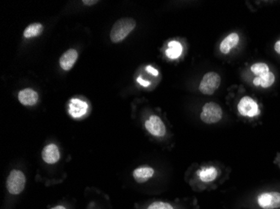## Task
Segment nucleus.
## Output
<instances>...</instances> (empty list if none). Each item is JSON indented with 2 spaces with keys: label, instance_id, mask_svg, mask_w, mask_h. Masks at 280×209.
<instances>
[{
  "label": "nucleus",
  "instance_id": "nucleus-1",
  "mask_svg": "<svg viewBox=\"0 0 280 209\" xmlns=\"http://www.w3.org/2000/svg\"><path fill=\"white\" fill-rule=\"evenodd\" d=\"M136 26V21L132 18H124L116 22L111 32L110 39L113 43H119L129 36Z\"/></svg>",
  "mask_w": 280,
  "mask_h": 209
},
{
  "label": "nucleus",
  "instance_id": "nucleus-2",
  "mask_svg": "<svg viewBox=\"0 0 280 209\" xmlns=\"http://www.w3.org/2000/svg\"><path fill=\"white\" fill-rule=\"evenodd\" d=\"M25 182L26 178L25 174L19 170H13L8 175L6 186L9 193L13 195H19L25 189Z\"/></svg>",
  "mask_w": 280,
  "mask_h": 209
},
{
  "label": "nucleus",
  "instance_id": "nucleus-3",
  "mask_svg": "<svg viewBox=\"0 0 280 209\" xmlns=\"http://www.w3.org/2000/svg\"><path fill=\"white\" fill-rule=\"evenodd\" d=\"M200 117L201 121L206 124H214L222 120L223 110L218 104L208 102L204 105Z\"/></svg>",
  "mask_w": 280,
  "mask_h": 209
},
{
  "label": "nucleus",
  "instance_id": "nucleus-4",
  "mask_svg": "<svg viewBox=\"0 0 280 209\" xmlns=\"http://www.w3.org/2000/svg\"><path fill=\"white\" fill-rule=\"evenodd\" d=\"M221 84V76L216 72H208L201 80L199 90L204 95H211L214 94Z\"/></svg>",
  "mask_w": 280,
  "mask_h": 209
},
{
  "label": "nucleus",
  "instance_id": "nucleus-5",
  "mask_svg": "<svg viewBox=\"0 0 280 209\" xmlns=\"http://www.w3.org/2000/svg\"><path fill=\"white\" fill-rule=\"evenodd\" d=\"M237 110L243 117H254L260 114L258 103L249 96H244L240 100Z\"/></svg>",
  "mask_w": 280,
  "mask_h": 209
},
{
  "label": "nucleus",
  "instance_id": "nucleus-6",
  "mask_svg": "<svg viewBox=\"0 0 280 209\" xmlns=\"http://www.w3.org/2000/svg\"><path fill=\"white\" fill-rule=\"evenodd\" d=\"M258 206L263 209H276L280 208V193L269 192L258 196Z\"/></svg>",
  "mask_w": 280,
  "mask_h": 209
},
{
  "label": "nucleus",
  "instance_id": "nucleus-7",
  "mask_svg": "<svg viewBox=\"0 0 280 209\" xmlns=\"http://www.w3.org/2000/svg\"><path fill=\"white\" fill-rule=\"evenodd\" d=\"M145 128L149 133L154 136L161 137L166 134L165 124L163 123L162 120L157 116H151L146 121Z\"/></svg>",
  "mask_w": 280,
  "mask_h": 209
},
{
  "label": "nucleus",
  "instance_id": "nucleus-8",
  "mask_svg": "<svg viewBox=\"0 0 280 209\" xmlns=\"http://www.w3.org/2000/svg\"><path fill=\"white\" fill-rule=\"evenodd\" d=\"M88 104L79 99H72L69 104V113L74 118H80L88 112Z\"/></svg>",
  "mask_w": 280,
  "mask_h": 209
},
{
  "label": "nucleus",
  "instance_id": "nucleus-9",
  "mask_svg": "<svg viewBox=\"0 0 280 209\" xmlns=\"http://www.w3.org/2000/svg\"><path fill=\"white\" fill-rule=\"evenodd\" d=\"M61 154L57 146L55 144H49L44 147L42 151V158L48 164H54L60 160Z\"/></svg>",
  "mask_w": 280,
  "mask_h": 209
},
{
  "label": "nucleus",
  "instance_id": "nucleus-10",
  "mask_svg": "<svg viewBox=\"0 0 280 209\" xmlns=\"http://www.w3.org/2000/svg\"><path fill=\"white\" fill-rule=\"evenodd\" d=\"M78 58V53L74 49H70L61 55L60 65L64 71H70L74 66Z\"/></svg>",
  "mask_w": 280,
  "mask_h": 209
},
{
  "label": "nucleus",
  "instance_id": "nucleus-11",
  "mask_svg": "<svg viewBox=\"0 0 280 209\" xmlns=\"http://www.w3.org/2000/svg\"><path fill=\"white\" fill-rule=\"evenodd\" d=\"M18 98L19 102L24 106H34L38 101L39 95L32 89H25L19 93Z\"/></svg>",
  "mask_w": 280,
  "mask_h": 209
},
{
  "label": "nucleus",
  "instance_id": "nucleus-12",
  "mask_svg": "<svg viewBox=\"0 0 280 209\" xmlns=\"http://www.w3.org/2000/svg\"><path fill=\"white\" fill-rule=\"evenodd\" d=\"M154 170L149 167H140L133 172V177L138 183H143L154 176Z\"/></svg>",
  "mask_w": 280,
  "mask_h": 209
},
{
  "label": "nucleus",
  "instance_id": "nucleus-13",
  "mask_svg": "<svg viewBox=\"0 0 280 209\" xmlns=\"http://www.w3.org/2000/svg\"><path fill=\"white\" fill-rule=\"evenodd\" d=\"M239 41L240 38L238 35L236 33H232L229 36H227L220 44V51L223 54H228L233 48L237 45Z\"/></svg>",
  "mask_w": 280,
  "mask_h": 209
},
{
  "label": "nucleus",
  "instance_id": "nucleus-14",
  "mask_svg": "<svg viewBox=\"0 0 280 209\" xmlns=\"http://www.w3.org/2000/svg\"><path fill=\"white\" fill-rule=\"evenodd\" d=\"M198 177L203 182H213L218 176V171L213 167H204L197 171Z\"/></svg>",
  "mask_w": 280,
  "mask_h": 209
},
{
  "label": "nucleus",
  "instance_id": "nucleus-15",
  "mask_svg": "<svg viewBox=\"0 0 280 209\" xmlns=\"http://www.w3.org/2000/svg\"><path fill=\"white\" fill-rule=\"evenodd\" d=\"M275 76L272 72H267L260 76H257L253 80V84L255 85H261L263 88H269L275 83Z\"/></svg>",
  "mask_w": 280,
  "mask_h": 209
},
{
  "label": "nucleus",
  "instance_id": "nucleus-16",
  "mask_svg": "<svg viewBox=\"0 0 280 209\" xmlns=\"http://www.w3.org/2000/svg\"><path fill=\"white\" fill-rule=\"evenodd\" d=\"M182 51H183V47L182 43H179L177 41H171L168 43V49H166L165 54L170 59L176 60L182 55Z\"/></svg>",
  "mask_w": 280,
  "mask_h": 209
},
{
  "label": "nucleus",
  "instance_id": "nucleus-17",
  "mask_svg": "<svg viewBox=\"0 0 280 209\" xmlns=\"http://www.w3.org/2000/svg\"><path fill=\"white\" fill-rule=\"evenodd\" d=\"M43 31V26L40 23H35L29 25L25 31H24V36L25 38L30 39L32 37H36L42 34Z\"/></svg>",
  "mask_w": 280,
  "mask_h": 209
},
{
  "label": "nucleus",
  "instance_id": "nucleus-18",
  "mask_svg": "<svg viewBox=\"0 0 280 209\" xmlns=\"http://www.w3.org/2000/svg\"><path fill=\"white\" fill-rule=\"evenodd\" d=\"M251 71L254 75L257 76H260L264 74L269 72V68L267 64L264 63H256L254 65H252Z\"/></svg>",
  "mask_w": 280,
  "mask_h": 209
},
{
  "label": "nucleus",
  "instance_id": "nucleus-19",
  "mask_svg": "<svg viewBox=\"0 0 280 209\" xmlns=\"http://www.w3.org/2000/svg\"><path fill=\"white\" fill-rule=\"evenodd\" d=\"M147 209H174V208L168 203L154 202L153 204H150Z\"/></svg>",
  "mask_w": 280,
  "mask_h": 209
},
{
  "label": "nucleus",
  "instance_id": "nucleus-20",
  "mask_svg": "<svg viewBox=\"0 0 280 209\" xmlns=\"http://www.w3.org/2000/svg\"><path fill=\"white\" fill-rule=\"evenodd\" d=\"M146 71H148V73L154 75V76H159V71H157L156 69H154V67L150 66V65H148V66L146 67Z\"/></svg>",
  "mask_w": 280,
  "mask_h": 209
},
{
  "label": "nucleus",
  "instance_id": "nucleus-21",
  "mask_svg": "<svg viewBox=\"0 0 280 209\" xmlns=\"http://www.w3.org/2000/svg\"><path fill=\"white\" fill-rule=\"evenodd\" d=\"M137 82H139V83H140V84H141L142 86L147 87L149 85V82H146V81L142 79V78H140V77H139V78H138Z\"/></svg>",
  "mask_w": 280,
  "mask_h": 209
},
{
  "label": "nucleus",
  "instance_id": "nucleus-22",
  "mask_svg": "<svg viewBox=\"0 0 280 209\" xmlns=\"http://www.w3.org/2000/svg\"><path fill=\"white\" fill-rule=\"evenodd\" d=\"M98 1H96V0H94V1H90V0H84L83 1V3L85 4V5H93V4H96Z\"/></svg>",
  "mask_w": 280,
  "mask_h": 209
},
{
  "label": "nucleus",
  "instance_id": "nucleus-23",
  "mask_svg": "<svg viewBox=\"0 0 280 209\" xmlns=\"http://www.w3.org/2000/svg\"><path fill=\"white\" fill-rule=\"evenodd\" d=\"M275 51L277 52L278 54H280V41H277L275 45Z\"/></svg>",
  "mask_w": 280,
  "mask_h": 209
},
{
  "label": "nucleus",
  "instance_id": "nucleus-24",
  "mask_svg": "<svg viewBox=\"0 0 280 209\" xmlns=\"http://www.w3.org/2000/svg\"><path fill=\"white\" fill-rule=\"evenodd\" d=\"M51 209H66V208H64L63 206H56L55 208H53Z\"/></svg>",
  "mask_w": 280,
  "mask_h": 209
}]
</instances>
